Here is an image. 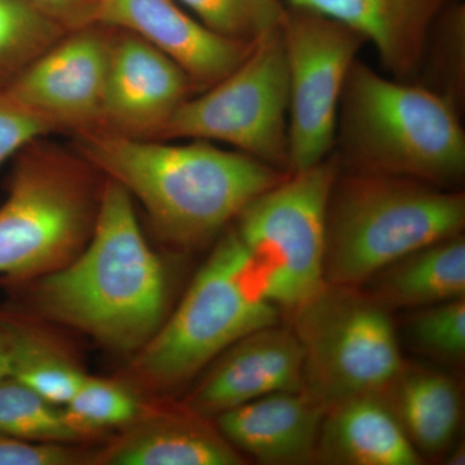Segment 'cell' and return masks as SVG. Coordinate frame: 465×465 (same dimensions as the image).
I'll list each match as a JSON object with an SVG mask.
<instances>
[{
    "label": "cell",
    "mask_w": 465,
    "mask_h": 465,
    "mask_svg": "<svg viewBox=\"0 0 465 465\" xmlns=\"http://www.w3.org/2000/svg\"><path fill=\"white\" fill-rule=\"evenodd\" d=\"M289 73L280 27L253 45L231 74L173 113L157 140L225 143L290 173Z\"/></svg>",
    "instance_id": "9"
},
{
    "label": "cell",
    "mask_w": 465,
    "mask_h": 465,
    "mask_svg": "<svg viewBox=\"0 0 465 465\" xmlns=\"http://www.w3.org/2000/svg\"><path fill=\"white\" fill-rule=\"evenodd\" d=\"M341 166L409 177L449 189L463 179L459 106L418 82L379 75L354 61L339 108Z\"/></svg>",
    "instance_id": "3"
},
{
    "label": "cell",
    "mask_w": 465,
    "mask_h": 465,
    "mask_svg": "<svg viewBox=\"0 0 465 465\" xmlns=\"http://www.w3.org/2000/svg\"><path fill=\"white\" fill-rule=\"evenodd\" d=\"M66 32L97 25L101 0H30Z\"/></svg>",
    "instance_id": "30"
},
{
    "label": "cell",
    "mask_w": 465,
    "mask_h": 465,
    "mask_svg": "<svg viewBox=\"0 0 465 465\" xmlns=\"http://www.w3.org/2000/svg\"><path fill=\"white\" fill-rule=\"evenodd\" d=\"M446 464L449 465H464L465 464V448L464 442L459 443L457 448L449 452L446 458Z\"/></svg>",
    "instance_id": "32"
},
{
    "label": "cell",
    "mask_w": 465,
    "mask_h": 465,
    "mask_svg": "<svg viewBox=\"0 0 465 465\" xmlns=\"http://www.w3.org/2000/svg\"><path fill=\"white\" fill-rule=\"evenodd\" d=\"M336 465H418L421 457L381 394L351 397L327 407L316 459Z\"/></svg>",
    "instance_id": "18"
},
{
    "label": "cell",
    "mask_w": 465,
    "mask_h": 465,
    "mask_svg": "<svg viewBox=\"0 0 465 465\" xmlns=\"http://www.w3.org/2000/svg\"><path fill=\"white\" fill-rule=\"evenodd\" d=\"M213 361L183 399L208 418L268 394L304 388V354L292 327H262L232 342Z\"/></svg>",
    "instance_id": "13"
},
{
    "label": "cell",
    "mask_w": 465,
    "mask_h": 465,
    "mask_svg": "<svg viewBox=\"0 0 465 465\" xmlns=\"http://www.w3.org/2000/svg\"><path fill=\"white\" fill-rule=\"evenodd\" d=\"M465 197L419 180L339 173L324 222L327 283L360 287L409 253L463 232Z\"/></svg>",
    "instance_id": "4"
},
{
    "label": "cell",
    "mask_w": 465,
    "mask_h": 465,
    "mask_svg": "<svg viewBox=\"0 0 465 465\" xmlns=\"http://www.w3.org/2000/svg\"><path fill=\"white\" fill-rule=\"evenodd\" d=\"M370 295L385 308H427L465 298V241L436 242L381 269Z\"/></svg>",
    "instance_id": "20"
},
{
    "label": "cell",
    "mask_w": 465,
    "mask_h": 465,
    "mask_svg": "<svg viewBox=\"0 0 465 465\" xmlns=\"http://www.w3.org/2000/svg\"><path fill=\"white\" fill-rule=\"evenodd\" d=\"M446 0H286L289 8L330 18L371 42L401 82H418L434 23Z\"/></svg>",
    "instance_id": "16"
},
{
    "label": "cell",
    "mask_w": 465,
    "mask_h": 465,
    "mask_svg": "<svg viewBox=\"0 0 465 465\" xmlns=\"http://www.w3.org/2000/svg\"><path fill=\"white\" fill-rule=\"evenodd\" d=\"M75 137L79 155L136 198L159 237L176 249L210 243L291 173L203 140L171 145L103 130Z\"/></svg>",
    "instance_id": "2"
},
{
    "label": "cell",
    "mask_w": 465,
    "mask_h": 465,
    "mask_svg": "<svg viewBox=\"0 0 465 465\" xmlns=\"http://www.w3.org/2000/svg\"><path fill=\"white\" fill-rule=\"evenodd\" d=\"M327 407L305 391H277L215 416L220 432L262 464H308L316 459Z\"/></svg>",
    "instance_id": "17"
},
{
    "label": "cell",
    "mask_w": 465,
    "mask_h": 465,
    "mask_svg": "<svg viewBox=\"0 0 465 465\" xmlns=\"http://www.w3.org/2000/svg\"><path fill=\"white\" fill-rule=\"evenodd\" d=\"M112 27L90 25L66 33L5 85L18 104L75 134L99 128Z\"/></svg>",
    "instance_id": "11"
},
{
    "label": "cell",
    "mask_w": 465,
    "mask_h": 465,
    "mask_svg": "<svg viewBox=\"0 0 465 465\" xmlns=\"http://www.w3.org/2000/svg\"><path fill=\"white\" fill-rule=\"evenodd\" d=\"M0 433L39 443L88 445L97 440L75 427L63 406L43 399L15 378L0 381Z\"/></svg>",
    "instance_id": "22"
},
{
    "label": "cell",
    "mask_w": 465,
    "mask_h": 465,
    "mask_svg": "<svg viewBox=\"0 0 465 465\" xmlns=\"http://www.w3.org/2000/svg\"><path fill=\"white\" fill-rule=\"evenodd\" d=\"M341 170L338 155H329L316 166L291 173L231 223L265 298L290 313L326 283L324 222Z\"/></svg>",
    "instance_id": "8"
},
{
    "label": "cell",
    "mask_w": 465,
    "mask_h": 465,
    "mask_svg": "<svg viewBox=\"0 0 465 465\" xmlns=\"http://www.w3.org/2000/svg\"><path fill=\"white\" fill-rule=\"evenodd\" d=\"M14 369V345H12L11 323L7 312L0 307V381L12 378Z\"/></svg>",
    "instance_id": "31"
},
{
    "label": "cell",
    "mask_w": 465,
    "mask_h": 465,
    "mask_svg": "<svg viewBox=\"0 0 465 465\" xmlns=\"http://www.w3.org/2000/svg\"><path fill=\"white\" fill-rule=\"evenodd\" d=\"M291 314L304 354L302 391L326 407L381 394L405 366L388 309L358 287L326 282Z\"/></svg>",
    "instance_id": "7"
},
{
    "label": "cell",
    "mask_w": 465,
    "mask_h": 465,
    "mask_svg": "<svg viewBox=\"0 0 465 465\" xmlns=\"http://www.w3.org/2000/svg\"><path fill=\"white\" fill-rule=\"evenodd\" d=\"M215 419L182 401L148 397L142 415L96 448L94 465H240Z\"/></svg>",
    "instance_id": "15"
},
{
    "label": "cell",
    "mask_w": 465,
    "mask_h": 465,
    "mask_svg": "<svg viewBox=\"0 0 465 465\" xmlns=\"http://www.w3.org/2000/svg\"><path fill=\"white\" fill-rule=\"evenodd\" d=\"M66 33L30 0H0V84H7Z\"/></svg>",
    "instance_id": "24"
},
{
    "label": "cell",
    "mask_w": 465,
    "mask_h": 465,
    "mask_svg": "<svg viewBox=\"0 0 465 465\" xmlns=\"http://www.w3.org/2000/svg\"><path fill=\"white\" fill-rule=\"evenodd\" d=\"M2 307L7 312L11 323L12 378L54 405H66L84 381L85 372L64 345L43 329L41 320L8 304Z\"/></svg>",
    "instance_id": "21"
},
{
    "label": "cell",
    "mask_w": 465,
    "mask_h": 465,
    "mask_svg": "<svg viewBox=\"0 0 465 465\" xmlns=\"http://www.w3.org/2000/svg\"><path fill=\"white\" fill-rule=\"evenodd\" d=\"M8 305L134 354L166 321V271L137 220L133 197L104 182L90 240L72 262L23 283L0 284Z\"/></svg>",
    "instance_id": "1"
},
{
    "label": "cell",
    "mask_w": 465,
    "mask_h": 465,
    "mask_svg": "<svg viewBox=\"0 0 465 465\" xmlns=\"http://www.w3.org/2000/svg\"><path fill=\"white\" fill-rule=\"evenodd\" d=\"M278 323L246 250L229 225L176 311L133 354L119 381L145 397L168 396L232 342Z\"/></svg>",
    "instance_id": "5"
},
{
    "label": "cell",
    "mask_w": 465,
    "mask_h": 465,
    "mask_svg": "<svg viewBox=\"0 0 465 465\" xmlns=\"http://www.w3.org/2000/svg\"><path fill=\"white\" fill-rule=\"evenodd\" d=\"M185 72L140 36L113 29L99 128L131 139L157 140L193 94Z\"/></svg>",
    "instance_id": "12"
},
{
    "label": "cell",
    "mask_w": 465,
    "mask_h": 465,
    "mask_svg": "<svg viewBox=\"0 0 465 465\" xmlns=\"http://www.w3.org/2000/svg\"><path fill=\"white\" fill-rule=\"evenodd\" d=\"M97 25L148 42L182 67L194 92L206 91L231 74L255 45L208 29L176 0H101Z\"/></svg>",
    "instance_id": "14"
},
{
    "label": "cell",
    "mask_w": 465,
    "mask_h": 465,
    "mask_svg": "<svg viewBox=\"0 0 465 465\" xmlns=\"http://www.w3.org/2000/svg\"><path fill=\"white\" fill-rule=\"evenodd\" d=\"M409 333L419 351L449 362H460L465 356L464 298L424 308L412 318Z\"/></svg>",
    "instance_id": "26"
},
{
    "label": "cell",
    "mask_w": 465,
    "mask_h": 465,
    "mask_svg": "<svg viewBox=\"0 0 465 465\" xmlns=\"http://www.w3.org/2000/svg\"><path fill=\"white\" fill-rule=\"evenodd\" d=\"M87 445L39 443L0 433V465H94Z\"/></svg>",
    "instance_id": "28"
},
{
    "label": "cell",
    "mask_w": 465,
    "mask_h": 465,
    "mask_svg": "<svg viewBox=\"0 0 465 465\" xmlns=\"http://www.w3.org/2000/svg\"><path fill=\"white\" fill-rule=\"evenodd\" d=\"M197 15L208 29L249 43L258 42L282 23L286 5L280 0H176Z\"/></svg>",
    "instance_id": "25"
},
{
    "label": "cell",
    "mask_w": 465,
    "mask_h": 465,
    "mask_svg": "<svg viewBox=\"0 0 465 465\" xmlns=\"http://www.w3.org/2000/svg\"><path fill=\"white\" fill-rule=\"evenodd\" d=\"M381 396L419 454L448 451L461 421L460 391L450 376L403 366Z\"/></svg>",
    "instance_id": "19"
},
{
    "label": "cell",
    "mask_w": 465,
    "mask_h": 465,
    "mask_svg": "<svg viewBox=\"0 0 465 465\" xmlns=\"http://www.w3.org/2000/svg\"><path fill=\"white\" fill-rule=\"evenodd\" d=\"M146 403L148 397L118 378L85 374L74 396L63 407L75 427L100 440L136 420Z\"/></svg>",
    "instance_id": "23"
},
{
    "label": "cell",
    "mask_w": 465,
    "mask_h": 465,
    "mask_svg": "<svg viewBox=\"0 0 465 465\" xmlns=\"http://www.w3.org/2000/svg\"><path fill=\"white\" fill-rule=\"evenodd\" d=\"M427 65L436 73L433 76L440 82L439 94L460 105L464 90L463 12H455L446 20L436 42H428L423 67Z\"/></svg>",
    "instance_id": "27"
},
{
    "label": "cell",
    "mask_w": 465,
    "mask_h": 465,
    "mask_svg": "<svg viewBox=\"0 0 465 465\" xmlns=\"http://www.w3.org/2000/svg\"><path fill=\"white\" fill-rule=\"evenodd\" d=\"M0 206V284L57 271L84 249L101 192L96 168L38 140L16 154Z\"/></svg>",
    "instance_id": "6"
},
{
    "label": "cell",
    "mask_w": 465,
    "mask_h": 465,
    "mask_svg": "<svg viewBox=\"0 0 465 465\" xmlns=\"http://www.w3.org/2000/svg\"><path fill=\"white\" fill-rule=\"evenodd\" d=\"M280 32L289 73L290 173H299L321 163L335 145L342 90L365 39L330 18L289 7Z\"/></svg>",
    "instance_id": "10"
},
{
    "label": "cell",
    "mask_w": 465,
    "mask_h": 465,
    "mask_svg": "<svg viewBox=\"0 0 465 465\" xmlns=\"http://www.w3.org/2000/svg\"><path fill=\"white\" fill-rule=\"evenodd\" d=\"M54 131L50 122L24 108L0 84V164Z\"/></svg>",
    "instance_id": "29"
}]
</instances>
